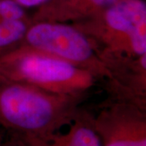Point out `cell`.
Returning <instances> with one entry per match:
<instances>
[{
	"instance_id": "cell-1",
	"label": "cell",
	"mask_w": 146,
	"mask_h": 146,
	"mask_svg": "<svg viewBox=\"0 0 146 146\" xmlns=\"http://www.w3.org/2000/svg\"><path fill=\"white\" fill-rule=\"evenodd\" d=\"M71 111L43 94L19 85L0 87V126L27 146H47L55 130L68 123Z\"/></svg>"
},
{
	"instance_id": "cell-2",
	"label": "cell",
	"mask_w": 146,
	"mask_h": 146,
	"mask_svg": "<svg viewBox=\"0 0 146 146\" xmlns=\"http://www.w3.org/2000/svg\"><path fill=\"white\" fill-rule=\"evenodd\" d=\"M94 123L102 146H146L145 117L136 108L110 110Z\"/></svg>"
},
{
	"instance_id": "cell-3",
	"label": "cell",
	"mask_w": 146,
	"mask_h": 146,
	"mask_svg": "<svg viewBox=\"0 0 146 146\" xmlns=\"http://www.w3.org/2000/svg\"><path fill=\"white\" fill-rule=\"evenodd\" d=\"M27 39L37 49L69 60L84 61L92 55L89 42L71 27L38 24L27 33Z\"/></svg>"
},
{
	"instance_id": "cell-4",
	"label": "cell",
	"mask_w": 146,
	"mask_h": 146,
	"mask_svg": "<svg viewBox=\"0 0 146 146\" xmlns=\"http://www.w3.org/2000/svg\"><path fill=\"white\" fill-rule=\"evenodd\" d=\"M106 21L115 30L127 33L134 51L146 54V7L141 0H119L106 12Z\"/></svg>"
},
{
	"instance_id": "cell-5",
	"label": "cell",
	"mask_w": 146,
	"mask_h": 146,
	"mask_svg": "<svg viewBox=\"0 0 146 146\" xmlns=\"http://www.w3.org/2000/svg\"><path fill=\"white\" fill-rule=\"evenodd\" d=\"M21 75L36 83H56L68 80L76 74L72 64L54 58L30 54L20 63Z\"/></svg>"
},
{
	"instance_id": "cell-6",
	"label": "cell",
	"mask_w": 146,
	"mask_h": 146,
	"mask_svg": "<svg viewBox=\"0 0 146 146\" xmlns=\"http://www.w3.org/2000/svg\"><path fill=\"white\" fill-rule=\"evenodd\" d=\"M24 11L14 0H0V48L14 43L25 35Z\"/></svg>"
},
{
	"instance_id": "cell-7",
	"label": "cell",
	"mask_w": 146,
	"mask_h": 146,
	"mask_svg": "<svg viewBox=\"0 0 146 146\" xmlns=\"http://www.w3.org/2000/svg\"><path fill=\"white\" fill-rule=\"evenodd\" d=\"M47 146H102V141L94 121L88 117H81L76 118L68 133L54 135Z\"/></svg>"
},
{
	"instance_id": "cell-8",
	"label": "cell",
	"mask_w": 146,
	"mask_h": 146,
	"mask_svg": "<svg viewBox=\"0 0 146 146\" xmlns=\"http://www.w3.org/2000/svg\"><path fill=\"white\" fill-rule=\"evenodd\" d=\"M3 146H27L19 136L11 133L9 137L4 140Z\"/></svg>"
},
{
	"instance_id": "cell-9",
	"label": "cell",
	"mask_w": 146,
	"mask_h": 146,
	"mask_svg": "<svg viewBox=\"0 0 146 146\" xmlns=\"http://www.w3.org/2000/svg\"><path fill=\"white\" fill-rule=\"evenodd\" d=\"M47 0H16L17 3L25 7H33L45 3Z\"/></svg>"
},
{
	"instance_id": "cell-10",
	"label": "cell",
	"mask_w": 146,
	"mask_h": 146,
	"mask_svg": "<svg viewBox=\"0 0 146 146\" xmlns=\"http://www.w3.org/2000/svg\"><path fill=\"white\" fill-rule=\"evenodd\" d=\"M89 1L98 6H109L112 5L117 0H89Z\"/></svg>"
},
{
	"instance_id": "cell-11",
	"label": "cell",
	"mask_w": 146,
	"mask_h": 146,
	"mask_svg": "<svg viewBox=\"0 0 146 146\" xmlns=\"http://www.w3.org/2000/svg\"><path fill=\"white\" fill-rule=\"evenodd\" d=\"M3 141H4V140L3 139V136L0 134V146L3 145Z\"/></svg>"
}]
</instances>
